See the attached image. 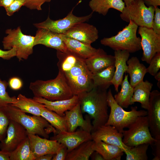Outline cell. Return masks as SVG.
Segmentation results:
<instances>
[{
  "instance_id": "1",
  "label": "cell",
  "mask_w": 160,
  "mask_h": 160,
  "mask_svg": "<svg viewBox=\"0 0 160 160\" xmlns=\"http://www.w3.org/2000/svg\"><path fill=\"white\" fill-rule=\"evenodd\" d=\"M107 90L94 87L90 91L78 95L82 113H87L93 119L91 133L105 125L108 120L109 115Z\"/></svg>"
},
{
  "instance_id": "2",
  "label": "cell",
  "mask_w": 160,
  "mask_h": 160,
  "mask_svg": "<svg viewBox=\"0 0 160 160\" xmlns=\"http://www.w3.org/2000/svg\"><path fill=\"white\" fill-rule=\"evenodd\" d=\"M29 87L34 97L50 101L67 99L73 95L64 74L60 71L54 79L36 80L31 83Z\"/></svg>"
},
{
  "instance_id": "3",
  "label": "cell",
  "mask_w": 160,
  "mask_h": 160,
  "mask_svg": "<svg viewBox=\"0 0 160 160\" xmlns=\"http://www.w3.org/2000/svg\"><path fill=\"white\" fill-rule=\"evenodd\" d=\"M9 119L18 123L26 130L28 133L37 135L48 139L49 135H54L57 131L41 116H30L19 108L9 104L1 108Z\"/></svg>"
},
{
  "instance_id": "4",
  "label": "cell",
  "mask_w": 160,
  "mask_h": 160,
  "mask_svg": "<svg viewBox=\"0 0 160 160\" xmlns=\"http://www.w3.org/2000/svg\"><path fill=\"white\" fill-rule=\"evenodd\" d=\"M127 25L116 35L104 37L101 39V44L114 51L124 50L129 53L141 50V39L137 36L138 26L132 20Z\"/></svg>"
},
{
  "instance_id": "5",
  "label": "cell",
  "mask_w": 160,
  "mask_h": 160,
  "mask_svg": "<svg viewBox=\"0 0 160 160\" xmlns=\"http://www.w3.org/2000/svg\"><path fill=\"white\" fill-rule=\"evenodd\" d=\"M107 101L110 112L105 125L111 126L120 132L122 133L138 117L147 115V111L137 110V106L131 107L129 111H125L115 101L111 89L108 92Z\"/></svg>"
},
{
  "instance_id": "6",
  "label": "cell",
  "mask_w": 160,
  "mask_h": 160,
  "mask_svg": "<svg viewBox=\"0 0 160 160\" xmlns=\"http://www.w3.org/2000/svg\"><path fill=\"white\" fill-rule=\"evenodd\" d=\"M63 73L73 95H78L90 91L94 87L91 73L88 69L84 59L79 57L69 71Z\"/></svg>"
},
{
  "instance_id": "7",
  "label": "cell",
  "mask_w": 160,
  "mask_h": 160,
  "mask_svg": "<svg viewBox=\"0 0 160 160\" xmlns=\"http://www.w3.org/2000/svg\"><path fill=\"white\" fill-rule=\"evenodd\" d=\"M5 33L7 35L2 41L4 49L9 50L15 47L19 61L27 59L33 53L34 36L23 34L20 27L7 29Z\"/></svg>"
},
{
  "instance_id": "8",
  "label": "cell",
  "mask_w": 160,
  "mask_h": 160,
  "mask_svg": "<svg viewBox=\"0 0 160 160\" xmlns=\"http://www.w3.org/2000/svg\"><path fill=\"white\" fill-rule=\"evenodd\" d=\"M128 128V129L124 130L122 133L123 142L128 147L143 143L151 145L156 140L151 133L147 116L138 117Z\"/></svg>"
},
{
  "instance_id": "9",
  "label": "cell",
  "mask_w": 160,
  "mask_h": 160,
  "mask_svg": "<svg viewBox=\"0 0 160 160\" xmlns=\"http://www.w3.org/2000/svg\"><path fill=\"white\" fill-rule=\"evenodd\" d=\"M154 12V7L147 6L143 0H134L125 6L120 16L125 22L132 20L138 26L152 28Z\"/></svg>"
},
{
  "instance_id": "10",
  "label": "cell",
  "mask_w": 160,
  "mask_h": 160,
  "mask_svg": "<svg viewBox=\"0 0 160 160\" xmlns=\"http://www.w3.org/2000/svg\"><path fill=\"white\" fill-rule=\"evenodd\" d=\"M73 8L62 19L54 20L48 16L45 20L33 25L38 29H45L58 34H64L75 25L88 21L92 16L93 12L85 16H76L73 13Z\"/></svg>"
},
{
  "instance_id": "11",
  "label": "cell",
  "mask_w": 160,
  "mask_h": 160,
  "mask_svg": "<svg viewBox=\"0 0 160 160\" xmlns=\"http://www.w3.org/2000/svg\"><path fill=\"white\" fill-rule=\"evenodd\" d=\"M138 33L141 36L143 54L141 60L149 63L158 52H160V35L155 33L152 28L139 27Z\"/></svg>"
},
{
  "instance_id": "12",
  "label": "cell",
  "mask_w": 160,
  "mask_h": 160,
  "mask_svg": "<svg viewBox=\"0 0 160 160\" xmlns=\"http://www.w3.org/2000/svg\"><path fill=\"white\" fill-rule=\"evenodd\" d=\"M28 137V133L21 124L10 120L5 137L0 143V149L11 152Z\"/></svg>"
},
{
  "instance_id": "13",
  "label": "cell",
  "mask_w": 160,
  "mask_h": 160,
  "mask_svg": "<svg viewBox=\"0 0 160 160\" xmlns=\"http://www.w3.org/2000/svg\"><path fill=\"white\" fill-rule=\"evenodd\" d=\"M147 110L149 129L155 139H160V92L154 90L151 92Z\"/></svg>"
},
{
  "instance_id": "14",
  "label": "cell",
  "mask_w": 160,
  "mask_h": 160,
  "mask_svg": "<svg viewBox=\"0 0 160 160\" xmlns=\"http://www.w3.org/2000/svg\"><path fill=\"white\" fill-rule=\"evenodd\" d=\"M91 134L93 141H101L117 146L121 148L124 153L131 148L123 143L122 133L119 132L111 126H102Z\"/></svg>"
},
{
  "instance_id": "15",
  "label": "cell",
  "mask_w": 160,
  "mask_h": 160,
  "mask_svg": "<svg viewBox=\"0 0 160 160\" xmlns=\"http://www.w3.org/2000/svg\"><path fill=\"white\" fill-rule=\"evenodd\" d=\"M65 113L68 132H74L79 127L84 130L91 133L93 128L91 119L88 114L86 115L85 119L83 118L79 102Z\"/></svg>"
},
{
  "instance_id": "16",
  "label": "cell",
  "mask_w": 160,
  "mask_h": 160,
  "mask_svg": "<svg viewBox=\"0 0 160 160\" xmlns=\"http://www.w3.org/2000/svg\"><path fill=\"white\" fill-rule=\"evenodd\" d=\"M50 139L65 145L68 152L85 142L92 140L91 133L81 129L73 132L57 131Z\"/></svg>"
},
{
  "instance_id": "17",
  "label": "cell",
  "mask_w": 160,
  "mask_h": 160,
  "mask_svg": "<svg viewBox=\"0 0 160 160\" xmlns=\"http://www.w3.org/2000/svg\"><path fill=\"white\" fill-rule=\"evenodd\" d=\"M63 34L88 44H91L99 37L98 31L96 27L85 22L75 25Z\"/></svg>"
},
{
  "instance_id": "18",
  "label": "cell",
  "mask_w": 160,
  "mask_h": 160,
  "mask_svg": "<svg viewBox=\"0 0 160 160\" xmlns=\"http://www.w3.org/2000/svg\"><path fill=\"white\" fill-rule=\"evenodd\" d=\"M30 148L35 158L46 154H55L61 145L57 140L28 133Z\"/></svg>"
},
{
  "instance_id": "19",
  "label": "cell",
  "mask_w": 160,
  "mask_h": 160,
  "mask_svg": "<svg viewBox=\"0 0 160 160\" xmlns=\"http://www.w3.org/2000/svg\"><path fill=\"white\" fill-rule=\"evenodd\" d=\"M42 44L57 51L66 52V47L58 34L44 28H38L34 36V46Z\"/></svg>"
},
{
  "instance_id": "20",
  "label": "cell",
  "mask_w": 160,
  "mask_h": 160,
  "mask_svg": "<svg viewBox=\"0 0 160 160\" xmlns=\"http://www.w3.org/2000/svg\"><path fill=\"white\" fill-rule=\"evenodd\" d=\"M115 60L114 56L108 55L102 49L99 48L94 55L85 60V62L89 70L93 73L114 65Z\"/></svg>"
},
{
  "instance_id": "21",
  "label": "cell",
  "mask_w": 160,
  "mask_h": 160,
  "mask_svg": "<svg viewBox=\"0 0 160 160\" xmlns=\"http://www.w3.org/2000/svg\"><path fill=\"white\" fill-rule=\"evenodd\" d=\"M36 101L43 104L44 106L61 116H64L65 112L75 106L79 102V97L73 95L71 98L66 100L50 101L41 97H34Z\"/></svg>"
},
{
  "instance_id": "22",
  "label": "cell",
  "mask_w": 160,
  "mask_h": 160,
  "mask_svg": "<svg viewBox=\"0 0 160 160\" xmlns=\"http://www.w3.org/2000/svg\"><path fill=\"white\" fill-rule=\"evenodd\" d=\"M60 34L68 50L82 59L85 60L92 56L98 50V49L93 47L91 44H84L63 34Z\"/></svg>"
},
{
  "instance_id": "23",
  "label": "cell",
  "mask_w": 160,
  "mask_h": 160,
  "mask_svg": "<svg viewBox=\"0 0 160 160\" xmlns=\"http://www.w3.org/2000/svg\"><path fill=\"white\" fill-rule=\"evenodd\" d=\"M114 54L115 70L111 83L115 91L118 92L119 87L123 79L124 73L127 69V62L129 59L130 53L126 51L117 50L115 51Z\"/></svg>"
},
{
  "instance_id": "24",
  "label": "cell",
  "mask_w": 160,
  "mask_h": 160,
  "mask_svg": "<svg viewBox=\"0 0 160 160\" xmlns=\"http://www.w3.org/2000/svg\"><path fill=\"white\" fill-rule=\"evenodd\" d=\"M128 68L126 72L130 77V84L134 88L137 84L143 81L146 73V68L140 63L136 57H132L127 61Z\"/></svg>"
},
{
  "instance_id": "25",
  "label": "cell",
  "mask_w": 160,
  "mask_h": 160,
  "mask_svg": "<svg viewBox=\"0 0 160 160\" xmlns=\"http://www.w3.org/2000/svg\"><path fill=\"white\" fill-rule=\"evenodd\" d=\"M153 84L147 80L141 82L134 88L131 102L141 104V107L148 110L149 107V100Z\"/></svg>"
},
{
  "instance_id": "26",
  "label": "cell",
  "mask_w": 160,
  "mask_h": 160,
  "mask_svg": "<svg viewBox=\"0 0 160 160\" xmlns=\"http://www.w3.org/2000/svg\"><path fill=\"white\" fill-rule=\"evenodd\" d=\"M92 148L100 154L105 160H120L124 153L120 148L101 141H94Z\"/></svg>"
},
{
  "instance_id": "27",
  "label": "cell",
  "mask_w": 160,
  "mask_h": 160,
  "mask_svg": "<svg viewBox=\"0 0 160 160\" xmlns=\"http://www.w3.org/2000/svg\"><path fill=\"white\" fill-rule=\"evenodd\" d=\"M89 6L92 12L105 16L111 8L121 12L125 4L122 0H90Z\"/></svg>"
},
{
  "instance_id": "28",
  "label": "cell",
  "mask_w": 160,
  "mask_h": 160,
  "mask_svg": "<svg viewBox=\"0 0 160 160\" xmlns=\"http://www.w3.org/2000/svg\"><path fill=\"white\" fill-rule=\"evenodd\" d=\"M17 101L11 105L23 112L31 113L34 115L41 116L43 104L35 100L33 98H28L24 95L19 94Z\"/></svg>"
},
{
  "instance_id": "29",
  "label": "cell",
  "mask_w": 160,
  "mask_h": 160,
  "mask_svg": "<svg viewBox=\"0 0 160 160\" xmlns=\"http://www.w3.org/2000/svg\"><path fill=\"white\" fill-rule=\"evenodd\" d=\"M120 91L114 96V99L117 104L122 108H127L133 104L131 99L133 95L134 88L128 81V75H125L121 84Z\"/></svg>"
},
{
  "instance_id": "30",
  "label": "cell",
  "mask_w": 160,
  "mask_h": 160,
  "mask_svg": "<svg viewBox=\"0 0 160 160\" xmlns=\"http://www.w3.org/2000/svg\"><path fill=\"white\" fill-rule=\"evenodd\" d=\"M94 141L85 142L67 154L65 160H88L94 151L92 148Z\"/></svg>"
},
{
  "instance_id": "31",
  "label": "cell",
  "mask_w": 160,
  "mask_h": 160,
  "mask_svg": "<svg viewBox=\"0 0 160 160\" xmlns=\"http://www.w3.org/2000/svg\"><path fill=\"white\" fill-rule=\"evenodd\" d=\"M114 65L109 66L98 72L91 73V78L94 87L108 89L112 85V81L114 73Z\"/></svg>"
},
{
  "instance_id": "32",
  "label": "cell",
  "mask_w": 160,
  "mask_h": 160,
  "mask_svg": "<svg viewBox=\"0 0 160 160\" xmlns=\"http://www.w3.org/2000/svg\"><path fill=\"white\" fill-rule=\"evenodd\" d=\"M41 116L44 118L57 131H67L65 116H61L44 106L42 109Z\"/></svg>"
},
{
  "instance_id": "33",
  "label": "cell",
  "mask_w": 160,
  "mask_h": 160,
  "mask_svg": "<svg viewBox=\"0 0 160 160\" xmlns=\"http://www.w3.org/2000/svg\"><path fill=\"white\" fill-rule=\"evenodd\" d=\"M28 137L10 153V160H35Z\"/></svg>"
},
{
  "instance_id": "34",
  "label": "cell",
  "mask_w": 160,
  "mask_h": 160,
  "mask_svg": "<svg viewBox=\"0 0 160 160\" xmlns=\"http://www.w3.org/2000/svg\"><path fill=\"white\" fill-rule=\"evenodd\" d=\"M57 56L58 60L57 65L59 70L63 73L69 71L79 57L68 50L66 52L57 51Z\"/></svg>"
},
{
  "instance_id": "35",
  "label": "cell",
  "mask_w": 160,
  "mask_h": 160,
  "mask_svg": "<svg viewBox=\"0 0 160 160\" xmlns=\"http://www.w3.org/2000/svg\"><path fill=\"white\" fill-rule=\"evenodd\" d=\"M150 144L143 143L131 147L124 152L126 160H147V151Z\"/></svg>"
},
{
  "instance_id": "36",
  "label": "cell",
  "mask_w": 160,
  "mask_h": 160,
  "mask_svg": "<svg viewBox=\"0 0 160 160\" xmlns=\"http://www.w3.org/2000/svg\"><path fill=\"white\" fill-rule=\"evenodd\" d=\"M8 83L0 78V108L5 107L9 104L15 103L17 101L15 96L11 97L6 91Z\"/></svg>"
},
{
  "instance_id": "37",
  "label": "cell",
  "mask_w": 160,
  "mask_h": 160,
  "mask_svg": "<svg viewBox=\"0 0 160 160\" xmlns=\"http://www.w3.org/2000/svg\"><path fill=\"white\" fill-rule=\"evenodd\" d=\"M10 119L0 108V142L6 137Z\"/></svg>"
},
{
  "instance_id": "38",
  "label": "cell",
  "mask_w": 160,
  "mask_h": 160,
  "mask_svg": "<svg viewBox=\"0 0 160 160\" xmlns=\"http://www.w3.org/2000/svg\"><path fill=\"white\" fill-rule=\"evenodd\" d=\"M148 67L146 68V73L154 76L160 68V52H157L151 60Z\"/></svg>"
},
{
  "instance_id": "39",
  "label": "cell",
  "mask_w": 160,
  "mask_h": 160,
  "mask_svg": "<svg viewBox=\"0 0 160 160\" xmlns=\"http://www.w3.org/2000/svg\"><path fill=\"white\" fill-rule=\"evenodd\" d=\"M25 2L26 0H15L9 7L5 8L7 15L9 16L12 15L24 5Z\"/></svg>"
},
{
  "instance_id": "40",
  "label": "cell",
  "mask_w": 160,
  "mask_h": 160,
  "mask_svg": "<svg viewBox=\"0 0 160 160\" xmlns=\"http://www.w3.org/2000/svg\"><path fill=\"white\" fill-rule=\"evenodd\" d=\"M152 29L155 33L160 35V9L158 7H155Z\"/></svg>"
},
{
  "instance_id": "41",
  "label": "cell",
  "mask_w": 160,
  "mask_h": 160,
  "mask_svg": "<svg viewBox=\"0 0 160 160\" xmlns=\"http://www.w3.org/2000/svg\"><path fill=\"white\" fill-rule=\"evenodd\" d=\"M68 152L67 147L64 145H61L52 159V160H65Z\"/></svg>"
},
{
  "instance_id": "42",
  "label": "cell",
  "mask_w": 160,
  "mask_h": 160,
  "mask_svg": "<svg viewBox=\"0 0 160 160\" xmlns=\"http://www.w3.org/2000/svg\"><path fill=\"white\" fill-rule=\"evenodd\" d=\"M45 2L46 0H26L24 6L30 9L41 10V6Z\"/></svg>"
},
{
  "instance_id": "43",
  "label": "cell",
  "mask_w": 160,
  "mask_h": 160,
  "mask_svg": "<svg viewBox=\"0 0 160 160\" xmlns=\"http://www.w3.org/2000/svg\"><path fill=\"white\" fill-rule=\"evenodd\" d=\"M8 83L10 88L14 90L20 89L23 85L21 79L17 77H13L10 78Z\"/></svg>"
},
{
  "instance_id": "44",
  "label": "cell",
  "mask_w": 160,
  "mask_h": 160,
  "mask_svg": "<svg viewBox=\"0 0 160 160\" xmlns=\"http://www.w3.org/2000/svg\"><path fill=\"white\" fill-rule=\"evenodd\" d=\"M17 55V50L13 47L10 50L4 51L0 49V57L3 59L9 60Z\"/></svg>"
},
{
  "instance_id": "45",
  "label": "cell",
  "mask_w": 160,
  "mask_h": 160,
  "mask_svg": "<svg viewBox=\"0 0 160 160\" xmlns=\"http://www.w3.org/2000/svg\"><path fill=\"white\" fill-rule=\"evenodd\" d=\"M153 149L152 154L154 157L152 160H160V139H156L155 141L151 145Z\"/></svg>"
},
{
  "instance_id": "46",
  "label": "cell",
  "mask_w": 160,
  "mask_h": 160,
  "mask_svg": "<svg viewBox=\"0 0 160 160\" xmlns=\"http://www.w3.org/2000/svg\"><path fill=\"white\" fill-rule=\"evenodd\" d=\"M148 6H152L154 7L160 6V0H143Z\"/></svg>"
},
{
  "instance_id": "47",
  "label": "cell",
  "mask_w": 160,
  "mask_h": 160,
  "mask_svg": "<svg viewBox=\"0 0 160 160\" xmlns=\"http://www.w3.org/2000/svg\"><path fill=\"white\" fill-rule=\"evenodd\" d=\"M10 153L0 151V160H10Z\"/></svg>"
},
{
  "instance_id": "48",
  "label": "cell",
  "mask_w": 160,
  "mask_h": 160,
  "mask_svg": "<svg viewBox=\"0 0 160 160\" xmlns=\"http://www.w3.org/2000/svg\"><path fill=\"white\" fill-rule=\"evenodd\" d=\"M90 157L92 160H105L102 156L98 152L94 151Z\"/></svg>"
},
{
  "instance_id": "49",
  "label": "cell",
  "mask_w": 160,
  "mask_h": 160,
  "mask_svg": "<svg viewBox=\"0 0 160 160\" xmlns=\"http://www.w3.org/2000/svg\"><path fill=\"white\" fill-rule=\"evenodd\" d=\"M54 154H46L36 158L35 160H52Z\"/></svg>"
},
{
  "instance_id": "50",
  "label": "cell",
  "mask_w": 160,
  "mask_h": 160,
  "mask_svg": "<svg viewBox=\"0 0 160 160\" xmlns=\"http://www.w3.org/2000/svg\"><path fill=\"white\" fill-rule=\"evenodd\" d=\"M15 0H0V7L5 8L9 7Z\"/></svg>"
},
{
  "instance_id": "51",
  "label": "cell",
  "mask_w": 160,
  "mask_h": 160,
  "mask_svg": "<svg viewBox=\"0 0 160 160\" xmlns=\"http://www.w3.org/2000/svg\"><path fill=\"white\" fill-rule=\"evenodd\" d=\"M155 79L158 81H160V72L159 71L154 76Z\"/></svg>"
},
{
  "instance_id": "52",
  "label": "cell",
  "mask_w": 160,
  "mask_h": 160,
  "mask_svg": "<svg viewBox=\"0 0 160 160\" xmlns=\"http://www.w3.org/2000/svg\"><path fill=\"white\" fill-rule=\"evenodd\" d=\"M124 2L125 6H127L129 5L132 1L134 0H122Z\"/></svg>"
},
{
  "instance_id": "53",
  "label": "cell",
  "mask_w": 160,
  "mask_h": 160,
  "mask_svg": "<svg viewBox=\"0 0 160 160\" xmlns=\"http://www.w3.org/2000/svg\"><path fill=\"white\" fill-rule=\"evenodd\" d=\"M157 85L158 87L160 89V81H158L157 83Z\"/></svg>"
},
{
  "instance_id": "54",
  "label": "cell",
  "mask_w": 160,
  "mask_h": 160,
  "mask_svg": "<svg viewBox=\"0 0 160 160\" xmlns=\"http://www.w3.org/2000/svg\"><path fill=\"white\" fill-rule=\"evenodd\" d=\"M51 0H46V2H49L51 1Z\"/></svg>"
}]
</instances>
